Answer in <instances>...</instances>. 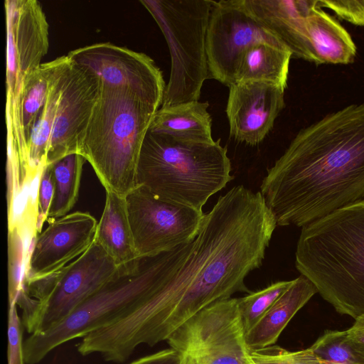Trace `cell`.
Returning <instances> with one entry per match:
<instances>
[{"label":"cell","mask_w":364,"mask_h":364,"mask_svg":"<svg viewBox=\"0 0 364 364\" xmlns=\"http://www.w3.org/2000/svg\"><path fill=\"white\" fill-rule=\"evenodd\" d=\"M277 226L260 192L231 188L204 214L191 242L155 255L152 289L128 314L93 331L97 351L124 363L139 346L166 341L210 305L250 293L245 279L262 265Z\"/></svg>","instance_id":"obj_1"},{"label":"cell","mask_w":364,"mask_h":364,"mask_svg":"<svg viewBox=\"0 0 364 364\" xmlns=\"http://www.w3.org/2000/svg\"><path fill=\"white\" fill-rule=\"evenodd\" d=\"M259 192L279 226L303 228L364 200V102L300 130Z\"/></svg>","instance_id":"obj_2"},{"label":"cell","mask_w":364,"mask_h":364,"mask_svg":"<svg viewBox=\"0 0 364 364\" xmlns=\"http://www.w3.org/2000/svg\"><path fill=\"white\" fill-rule=\"evenodd\" d=\"M295 266L338 313L364 316V200L301 228Z\"/></svg>","instance_id":"obj_3"},{"label":"cell","mask_w":364,"mask_h":364,"mask_svg":"<svg viewBox=\"0 0 364 364\" xmlns=\"http://www.w3.org/2000/svg\"><path fill=\"white\" fill-rule=\"evenodd\" d=\"M159 107L130 90L102 84L100 97L78 136L77 154L92 166L105 191L126 197L137 187L141 146Z\"/></svg>","instance_id":"obj_4"},{"label":"cell","mask_w":364,"mask_h":364,"mask_svg":"<svg viewBox=\"0 0 364 364\" xmlns=\"http://www.w3.org/2000/svg\"><path fill=\"white\" fill-rule=\"evenodd\" d=\"M232 179L227 149L220 140L197 143L147 132L136 183L159 198L203 211L209 198Z\"/></svg>","instance_id":"obj_5"},{"label":"cell","mask_w":364,"mask_h":364,"mask_svg":"<svg viewBox=\"0 0 364 364\" xmlns=\"http://www.w3.org/2000/svg\"><path fill=\"white\" fill-rule=\"evenodd\" d=\"M153 256L139 257L115 274L60 323L23 342L26 364H36L59 346L105 327L133 310L155 282Z\"/></svg>","instance_id":"obj_6"},{"label":"cell","mask_w":364,"mask_h":364,"mask_svg":"<svg viewBox=\"0 0 364 364\" xmlns=\"http://www.w3.org/2000/svg\"><path fill=\"white\" fill-rule=\"evenodd\" d=\"M162 31L171 73L161 107L198 101L208 77L206 34L213 1L142 0Z\"/></svg>","instance_id":"obj_7"},{"label":"cell","mask_w":364,"mask_h":364,"mask_svg":"<svg viewBox=\"0 0 364 364\" xmlns=\"http://www.w3.org/2000/svg\"><path fill=\"white\" fill-rule=\"evenodd\" d=\"M118 267L95 241L59 272L25 283L16 301L22 311L23 326L30 334L55 326L105 284Z\"/></svg>","instance_id":"obj_8"},{"label":"cell","mask_w":364,"mask_h":364,"mask_svg":"<svg viewBox=\"0 0 364 364\" xmlns=\"http://www.w3.org/2000/svg\"><path fill=\"white\" fill-rule=\"evenodd\" d=\"M178 364H255L237 299L215 302L178 327L166 340Z\"/></svg>","instance_id":"obj_9"},{"label":"cell","mask_w":364,"mask_h":364,"mask_svg":"<svg viewBox=\"0 0 364 364\" xmlns=\"http://www.w3.org/2000/svg\"><path fill=\"white\" fill-rule=\"evenodd\" d=\"M125 198L137 257L171 250L199 232L201 210L160 199L139 186Z\"/></svg>","instance_id":"obj_10"},{"label":"cell","mask_w":364,"mask_h":364,"mask_svg":"<svg viewBox=\"0 0 364 364\" xmlns=\"http://www.w3.org/2000/svg\"><path fill=\"white\" fill-rule=\"evenodd\" d=\"M262 42L286 47L254 17L245 0L213 1L206 34L210 77L228 87L234 84L245 50Z\"/></svg>","instance_id":"obj_11"},{"label":"cell","mask_w":364,"mask_h":364,"mask_svg":"<svg viewBox=\"0 0 364 364\" xmlns=\"http://www.w3.org/2000/svg\"><path fill=\"white\" fill-rule=\"evenodd\" d=\"M67 55L93 71L103 85L130 90L161 106L165 81L160 68L146 54L111 43H99L75 49Z\"/></svg>","instance_id":"obj_12"},{"label":"cell","mask_w":364,"mask_h":364,"mask_svg":"<svg viewBox=\"0 0 364 364\" xmlns=\"http://www.w3.org/2000/svg\"><path fill=\"white\" fill-rule=\"evenodd\" d=\"M6 98L15 100L24 77L41 64L49 47V26L36 0L4 1Z\"/></svg>","instance_id":"obj_13"},{"label":"cell","mask_w":364,"mask_h":364,"mask_svg":"<svg viewBox=\"0 0 364 364\" xmlns=\"http://www.w3.org/2000/svg\"><path fill=\"white\" fill-rule=\"evenodd\" d=\"M101 85V80L93 71L69 57L48 145L46 166L77 154L78 136L100 97Z\"/></svg>","instance_id":"obj_14"},{"label":"cell","mask_w":364,"mask_h":364,"mask_svg":"<svg viewBox=\"0 0 364 364\" xmlns=\"http://www.w3.org/2000/svg\"><path fill=\"white\" fill-rule=\"evenodd\" d=\"M48 223L33 242L24 284L59 272L95 240L98 222L88 212L75 211Z\"/></svg>","instance_id":"obj_15"},{"label":"cell","mask_w":364,"mask_h":364,"mask_svg":"<svg viewBox=\"0 0 364 364\" xmlns=\"http://www.w3.org/2000/svg\"><path fill=\"white\" fill-rule=\"evenodd\" d=\"M284 106V90L277 85L264 82L232 84L226 106L230 136L248 145L259 144Z\"/></svg>","instance_id":"obj_16"},{"label":"cell","mask_w":364,"mask_h":364,"mask_svg":"<svg viewBox=\"0 0 364 364\" xmlns=\"http://www.w3.org/2000/svg\"><path fill=\"white\" fill-rule=\"evenodd\" d=\"M254 17L291 52L313 62L306 18L318 0H245Z\"/></svg>","instance_id":"obj_17"},{"label":"cell","mask_w":364,"mask_h":364,"mask_svg":"<svg viewBox=\"0 0 364 364\" xmlns=\"http://www.w3.org/2000/svg\"><path fill=\"white\" fill-rule=\"evenodd\" d=\"M316 293V287L306 277L300 275L293 279L291 286L245 334L249 348L260 349L275 344L291 319Z\"/></svg>","instance_id":"obj_18"},{"label":"cell","mask_w":364,"mask_h":364,"mask_svg":"<svg viewBox=\"0 0 364 364\" xmlns=\"http://www.w3.org/2000/svg\"><path fill=\"white\" fill-rule=\"evenodd\" d=\"M306 29L314 63L348 64L353 61L356 46L350 34L318 4L306 18Z\"/></svg>","instance_id":"obj_19"},{"label":"cell","mask_w":364,"mask_h":364,"mask_svg":"<svg viewBox=\"0 0 364 364\" xmlns=\"http://www.w3.org/2000/svg\"><path fill=\"white\" fill-rule=\"evenodd\" d=\"M206 102L193 101L161 107L156 112L149 131L178 140L211 144L212 118Z\"/></svg>","instance_id":"obj_20"},{"label":"cell","mask_w":364,"mask_h":364,"mask_svg":"<svg viewBox=\"0 0 364 364\" xmlns=\"http://www.w3.org/2000/svg\"><path fill=\"white\" fill-rule=\"evenodd\" d=\"M105 193V206L97 223L95 241L119 267L137 258V255L125 197L111 191Z\"/></svg>","instance_id":"obj_21"},{"label":"cell","mask_w":364,"mask_h":364,"mask_svg":"<svg viewBox=\"0 0 364 364\" xmlns=\"http://www.w3.org/2000/svg\"><path fill=\"white\" fill-rule=\"evenodd\" d=\"M291 57L286 47L265 42L254 44L245 50L239 60L235 83L264 82L285 90Z\"/></svg>","instance_id":"obj_22"},{"label":"cell","mask_w":364,"mask_h":364,"mask_svg":"<svg viewBox=\"0 0 364 364\" xmlns=\"http://www.w3.org/2000/svg\"><path fill=\"white\" fill-rule=\"evenodd\" d=\"M65 55L41 63L23 80L15 100H9L17 114L21 130L28 141L32 129L46 102L53 79Z\"/></svg>","instance_id":"obj_23"},{"label":"cell","mask_w":364,"mask_h":364,"mask_svg":"<svg viewBox=\"0 0 364 364\" xmlns=\"http://www.w3.org/2000/svg\"><path fill=\"white\" fill-rule=\"evenodd\" d=\"M68 60V55H65L63 63L53 79L47 99L28 140L30 163L33 170L38 173H41L46 166L48 145L60 99L63 74Z\"/></svg>","instance_id":"obj_24"},{"label":"cell","mask_w":364,"mask_h":364,"mask_svg":"<svg viewBox=\"0 0 364 364\" xmlns=\"http://www.w3.org/2000/svg\"><path fill=\"white\" fill-rule=\"evenodd\" d=\"M85 161L80 154H73L50 165L54 193L47 222L68 214L76 203Z\"/></svg>","instance_id":"obj_25"},{"label":"cell","mask_w":364,"mask_h":364,"mask_svg":"<svg viewBox=\"0 0 364 364\" xmlns=\"http://www.w3.org/2000/svg\"><path fill=\"white\" fill-rule=\"evenodd\" d=\"M37 235L21 224L8 228L9 304H16L23 290L32 244Z\"/></svg>","instance_id":"obj_26"},{"label":"cell","mask_w":364,"mask_h":364,"mask_svg":"<svg viewBox=\"0 0 364 364\" xmlns=\"http://www.w3.org/2000/svg\"><path fill=\"white\" fill-rule=\"evenodd\" d=\"M319 357L336 364H364V355L347 330L327 331L310 346Z\"/></svg>","instance_id":"obj_27"},{"label":"cell","mask_w":364,"mask_h":364,"mask_svg":"<svg viewBox=\"0 0 364 364\" xmlns=\"http://www.w3.org/2000/svg\"><path fill=\"white\" fill-rule=\"evenodd\" d=\"M293 280L279 281L245 296L237 299V305L245 334L263 317Z\"/></svg>","instance_id":"obj_28"},{"label":"cell","mask_w":364,"mask_h":364,"mask_svg":"<svg viewBox=\"0 0 364 364\" xmlns=\"http://www.w3.org/2000/svg\"><path fill=\"white\" fill-rule=\"evenodd\" d=\"M255 364H336L317 355L310 347L290 351L277 346L250 350Z\"/></svg>","instance_id":"obj_29"},{"label":"cell","mask_w":364,"mask_h":364,"mask_svg":"<svg viewBox=\"0 0 364 364\" xmlns=\"http://www.w3.org/2000/svg\"><path fill=\"white\" fill-rule=\"evenodd\" d=\"M23 322L16 304H9L8 313V364H24Z\"/></svg>","instance_id":"obj_30"},{"label":"cell","mask_w":364,"mask_h":364,"mask_svg":"<svg viewBox=\"0 0 364 364\" xmlns=\"http://www.w3.org/2000/svg\"><path fill=\"white\" fill-rule=\"evenodd\" d=\"M318 6L331 9L351 23L364 26V0H318Z\"/></svg>","instance_id":"obj_31"},{"label":"cell","mask_w":364,"mask_h":364,"mask_svg":"<svg viewBox=\"0 0 364 364\" xmlns=\"http://www.w3.org/2000/svg\"><path fill=\"white\" fill-rule=\"evenodd\" d=\"M53 193L54 184L51 168L50 166H46L41 172L38 189V230L39 233L41 232L44 223L47 221Z\"/></svg>","instance_id":"obj_32"},{"label":"cell","mask_w":364,"mask_h":364,"mask_svg":"<svg viewBox=\"0 0 364 364\" xmlns=\"http://www.w3.org/2000/svg\"><path fill=\"white\" fill-rule=\"evenodd\" d=\"M128 364H178L176 352L169 348L139 358Z\"/></svg>","instance_id":"obj_33"},{"label":"cell","mask_w":364,"mask_h":364,"mask_svg":"<svg viewBox=\"0 0 364 364\" xmlns=\"http://www.w3.org/2000/svg\"><path fill=\"white\" fill-rule=\"evenodd\" d=\"M350 339L364 355V324L354 322L353 325L347 329Z\"/></svg>","instance_id":"obj_34"},{"label":"cell","mask_w":364,"mask_h":364,"mask_svg":"<svg viewBox=\"0 0 364 364\" xmlns=\"http://www.w3.org/2000/svg\"><path fill=\"white\" fill-rule=\"evenodd\" d=\"M355 322L364 324V316H360L355 320Z\"/></svg>","instance_id":"obj_35"}]
</instances>
